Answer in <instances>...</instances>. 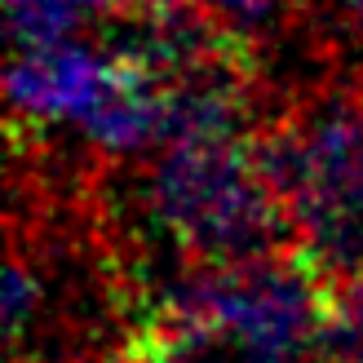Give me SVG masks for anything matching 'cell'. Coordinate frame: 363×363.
Here are the masks:
<instances>
[{
    "instance_id": "cell-6",
    "label": "cell",
    "mask_w": 363,
    "mask_h": 363,
    "mask_svg": "<svg viewBox=\"0 0 363 363\" xmlns=\"http://www.w3.org/2000/svg\"><path fill=\"white\" fill-rule=\"evenodd\" d=\"M217 346H204V350H191V354H177V359H164V363H240V354L235 359H222V354H213Z\"/></svg>"
},
{
    "instance_id": "cell-1",
    "label": "cell",
    "mask_w": 363,
    "mask_h": 363,
    "mask_svg": "<svg viewBox=\"0 0 363 363\" xmlns=\"http://www.w3.org/2000/svg\"><path fill=\"white\" fill-rule=\"evenodd\" d=\"M147 208L191 266H240L297 248L293 222L244 142H169L147 173Z\"/></svg>"
},
{
    "instance_id": "cell-7",
    "label": "cell",
    "mask_w": 363,
    "mask_h": 363,
    "mask_svg": "<svg viewBox=\"0 0 363 363\" xmlns=\"http://www.w3.org/2000/svg\"><path fill=\"white\" fill-rule=\"evenodd\" d=\"M138 5H177V0H89V9H138Z\"/></svg>"
},
{
    "instance_id": "cell-3",
    "label": "cell",
    "mask_w": 363,
    "mask_h": 363,
    "mask_svg": "<svg viewBox=\"0 0 363 363\" xmlns=\"http://www.w3.org/2000/svg\"><path fill=\"white\" fill-rule=\"evenodd\" d=\"M106 80V53L94 45H49L13 53L9 62V124L45 129V124L80 120Z\"/></svg>"
},
{
    "instance_id": "cell-2",
    "label": "cell",
    "mask_w": 363,
    "mask_h": 363,
    "mask_svg": "<svg viewBox=\"0 0 363 363\" xmlns=\"http://www.w3.org/2000/svg\"><path fill=\"white\" fill-rule=\"evenodd\" d=\"M252 164L293 222L297 244L363 213V89H311L248 138Z\"/></svg>"
},
{
    "instance_id": "cell-5",
    "label": "cell",
    "mask_w": 363,
    "mask_h": 363,
    "mask_svg": "<svg viewBox=\"0 0 363 363\" xmlns=\"http://www.w3.org/2000/svg\"><path fill=\"white\" fill-rule=\"evenodd\" d=\"M328 279L337 284H363V213L346 217V222L323 226L319 235L297 244Z\"/></svg>"
},
{
    "instance_id": "cell-4",
    "label": "cell",
    "mask_w": 363,
    "mask_h": 363,
    "mask_svg": "<svg viewBox=\"0 0 363 363\" xmlns=\"http://www.w3.org/2000/svg\"><path fill=\"white\" fill-rule=\"evenodd\" d=\"M89 0H5V23H9V49H49L76 35Z\"/></svg>"
}]
</instances>
